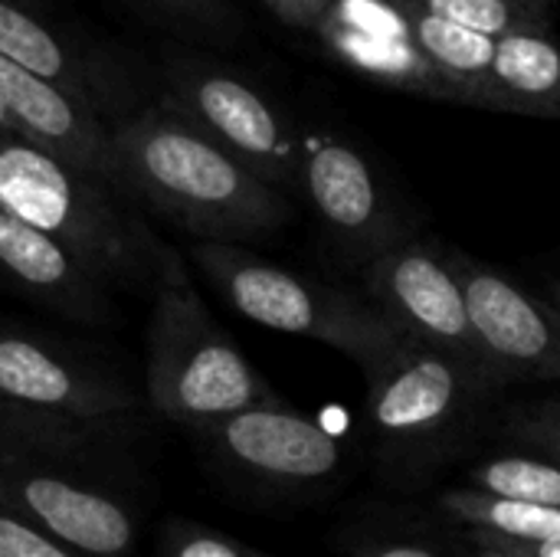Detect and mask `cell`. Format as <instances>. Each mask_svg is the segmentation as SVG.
Returning <instances> with one entry per match:
<instances>
[{
  "mask_svg": "<svg viewBox=\"0 0 560 557\" xmlns=\"http://www.w3.org/2000/svg\"><path fill=\"white\" fill-rule=\"evenodd\" d=\"M112 184L197 243H246L282 230L295 207L171 105L112 128Z\"/></svg>",
  "mask_w": 560,
  "mask_h": 557,
  "instance_id": "6da1fadb",
  "label": "cell"
},
{
  "mask_svg": "<svg viewBox=\"0 0 560 557\" xmlns=\"http://www.w3.org/2000/svg\"><path fill=\"white\" fill-rule=\"evenodd\" d=\"M144 384L148 404L194 433L243 410L285 401L213 322L180 253L167 243L154 276Z\"/></svg>",
  "mask_w": 560,
  "mask_h": 557,
  "instance_id": "7a4b0ae2",
  "label": "cell"
},
{
  "mask_svg": "<svg viewBox=\"0 0 560 557\" xmlns=\"http://www.w3.org/2000/svg\"><path fill=\"white\" fill-rule=\"evenodd\" d=\"M0 210L56 240L102 286H154L164 243L121 210L102 181L7 131H0Z\"/></svg>",
  "mask_w": 560,
  "mask_h": 557,
  "instance_id": "3957f363",
  "label": "cell"
},
{
  "mask_svg": "<svg viewBox=\"0 0 560 557\" xmlns=\"http://www.w3.org/2000/svg\"><path fill=\"white\" fill-rule=\"evenodd\" d=\"M138 404L118 374L26 332H0V437L115 456Z\"/></svg>",
  "mask_w": 560,
  "mask_h": 557,
  "instance_id": "277c9868",
  "label": "cell"
},
{
  "mask_svg": "<svg viewBox=\"0 0 560 557\" xmlns=\"http://www.w3.org/2000/svg\"><path fill=\"white\" fill-rule=\"evenodd\" d=\"M364 384L374 456L404 483L443 463L502 391L453 355L410 338L364 371Z\"/></svg>",
  "mask_w": 560,
  "mask_h": 557,
  "instance_id": "5b68a950",
  "label": "cell"
},
{
  "mask_svg": "<svg viewBox=\"0 0 560 557\" xmlns=\"http://www.w3.org/2000/svg\"><path fill=\"white\" fill-rule=\"evenodd\" d=\"M190 259L246 322L341 351L361 374L407 338L364 292L308 279L240 243H194Z\"/></svg>",
  "mask_w": 560,
  "mask_h": 557,
  "instance_id": "8992f818",
  "label": "cell"
},
{
  "mask_svg": "<svg viewBox=\"0 0 560 557\" xmlns=\"http://www.w3.org/2000/svg\"><path fill=\"white\" fill-rule=\"evenodd\" d=\"M112 460L0 437V506L82 557H131L138 522L112 486Z\"/></svg>",
  "mask_w": 560,
  "mask_h": 557,
  "instance_id": "52a82bcc",
  "label": "cell"
},
{
  "mask_svg": "<svg viewBox=\"0 0 560 557\" xmlns=\"http://www.w3.org/2000/svg\"><path fill=\"white\" fill-rule=\"evenodd\" d=\"M299 194L308 200L338 259L361 272L368 263L410 240V220L371 158L345 135H302Z\"/></svg>",
  "mask_w": 560,
  "mask_h": 557,
  "instance_id": "ba28073f",
  "label": "cell"
},
{
  "mask_svg": "<svg viewBox=\"0 0 560 557\" xmlns=\"http://www.w3.org/2000/svg\"><path fill=\"white\" fill-rule=\"evenodd\" d=\"M358 276L364 295L410 341L453 355L472 371L492 378L469 325L466 292L456 269V246L436 236H410L368 263Z\"/></svg>",
  "mask_w": 560,
  "mask_h": 557,
  "instance_id": "9c48e42d",
  "label": "cell"
},
{
  "mask_svg": "<svg viewBox=\"0 0 560 557\" xmlns=\"http://www.w3.org/2000/svg\"><path fill=\"white\" fill-rule=\"evenodd\" d=\"M167 105L266 184L299 194L302 135L256 85L223 69L184 66L171 69Z\"/></svg>",
  "mask_w": 560,
  "mask_h": 557,
  "instance_id": "30bf717a",
  "label": "cell"
},
{
  "mask_svg": "<svg viewBox=\"0 0 560 557\" xmlns=\"http://www.w3.org/2000/svg\"><path fill=\"white\" fill-rule=\"evenodd\" d=\"M469 325L492 378L509 384L560 381V309L505 269L456 250Z\"/></svg>",
  "mask_w": 560,
  "mask_h": 557,
  "instance_id": "8fae6325",
  "label": "cell"
},
{
  "mask_svg": "<svg viewBox=\"0 0 560 557\" xmlns=\"http://www.w3.org/2000/svg\"><path fill=\"white\" fill-rule=\"evenodd\" d=\"M197 437L217 466L266 489H312L341 466V446L331 430L285 401L226 417Z\"/></svg>",
  "mask_w": 560,
  "mask_h": 557,
  "instance_id": "7c38bea8",
  "label": "cell"
},
{
  "mask_svg": "<svg viewBox=\"0 0 560 557\" xmlns=\"http://www.w3.org/2000/svg\"><path fill=\"white\" fill-rule=\"evenodd\" d=\"M0 105L13 131L69 167L112 184V131L95 105L0 56Z\"/></svg>",
  "mask_w": 560,
  "mask_h": 557,
  "instance_id": "4fadbf2b",
  "label": "cell"
},
{
  "mask_svg": "<svg viewBox=\"0 0 560 557\" xmlns=\"http://www.w3.org/2000/svg\"><path fill=\"white\" fill-rule=\"evenodd\" d=\"M354 72L390 89L453 102L436 69L417 49L394 0H335L312 30Z\"/></svg>",
  "mask_w": 560,
  "mask_h": 557,
  "instance_id": "5bb4252c",
  "label": "cell"
},
{
  "mask_svg": "<svg viewBox=\"0 0 560 557\" xmlns=\"http://www.w3.org/2000/svg\"><path fill=\"white\" fill-rule=\"evenodd\" d=\"M0 289L75 322H105L112 302L56 240L0 210Z\"/></svg>",
  "mask_w": 560,
  "mask_h": 557,
  "instance_id": "9a60e30c",
  "label": "cell"
},
{
  "mask_svg": "<svg viewBox=\"0 0 560 557\" xmlns=\"http://www.w3.org/2000/svg\"><path fill=\"white\" fill-rule=\"evenodd\" d=\"M394 3L413 36L417 49L423 53V59L436 69V76L450 89V98L456 105L502 112L495 76H492L495 39L472 33L466 26H456V23H446L440 16H430L404 0H394Z\"/></svg>",
  "mask_w": 560,
  "mask_h": 557,
  "instance_id": "2e32d148",
  "label": "cell"
},
{
  "mask_svg": "<svg viewBox=\"0 0 560 557\" xmlns=\"http://www.w3.org/2000/svg\"><path fill=\"white\" fill-rule=\"evenodd\" d=\"M492 76L502 112L560 121V43L551 33L495 39Z\"/></svg>",
  "mask_w": 560,
  "mask_h": 557,
  "instance_id": "e0dca14e",
  "label": "cell"
},
{
  "mask_svg": "<svg viewBox=\"0 0 560 557\" xmlns=\"http://www.w3.org/2000/svg\"><path fill=\"white\" fill-rule=\"evenodd\" d=\"M440 509L466 535H486L505 545H541L560 538V509L499 499L469 486L443 492Z\"/></svg>",
  "mask_w": 560,
  "mask_h": 557,
  "instance_id": "ac0fdd59",
  "label": "cell"
},
{
  "mask_svg": "<svg viewBox=\"0 0 560 557\" xmlns=\"http://www.w3.org/2000/svg\"><path fill=\"white\" fill-rule=\"evenodd\" d=\"M0 56L56 82L69 95L95 105L89 95V76L69 56L62 39L49 26H43L33 13L16 7L13 0H0Z\"/></svg>",
  "mask_w": 560,
  "mask_h": 557,
  "instance_id": "d6986e66",
  "label": "cell"
},
{
  "mask_svg": "<svg viewBox=\"0 0 560 557\" xmlns=\"http://www.w3.org/2000/svg\"><path fill=\"white\" fill-rule=\"evenodd\" d=\"M466 486L512 502L560 509V463L532 450L479 460L476 466H469Z\"/></svg>",
  "mask_w": 560,
  "mask_h": 557,
  "instance_id": "ffe728a7",
  "label": "cell"
},
{
  "mask_svg": "<svg viewBox=\"0 0 560 557\" xmlns=\"http://www.w3.org/2000/svg\"><path fill=\"white\" fill-rule=\"evenodd\" d=\"M430 16L502 39L518 33H551V13L528 10L509 0H404Z\"/></svg>",
  "mask_w": 560,
  "mask_h": 557,
  "instance_id": "44dd1931",
  "label": "cell"
},
{
  "mask_svg": "<svg viewBox=\"0 0 560 557\" xmlns=\"http://www.w3.org/2000/svg\"><path fill=\"white\" fill-rule=\"evenodd\" d=\"M502 430L525 450L560 463V397L512 407L502 420Z\"/></svg>",
  "mask_w": 560,
  "mask_h": 557,
  "instance_id": "7402d4cb",
  "label": "cell"
},
{
  "mask_svg": "<svg viewBox=\"0 0 560 557\" xmlns=\"http://www.w3.org/2000/svg\"><path fill=\"white\" fill-rule=\"evenodd\" d=\"M161 557H279L220 535L207 525L171 519L161 535Z\"/></svg>",
  "mask_w": 560,
  "mask_h": 557,
  "instance_id": "603a6c76",
  "label": "cell"
},
{
  "mask_svg": "<svg viewBox=\"0 0 560 557\" xmlns=\"http://www.w3.org/2000/svg\"><path fill=\"white\" fill-rule=\"evenodd\" d=\"M0 557H82L33 522L0 506Z\"/></svg>",
  "mask_w": 560,
  "mask_h": 557,
  "instance_id": "cb8c5ba5",
  "label": "cell"
},
{
  "mask_svg": "<svg viewBox=\"0 0 560 557\" xmlns=\"http://www.w3.org/2000/svg\"><path fill=\"white\" fill-rule=\"evenodd\" d=\"M354 557H456L450 548L417 538V535H371L364 538Z\"/></svg>",
  "mask_w": 560,
  "mask_h": 557,
  "instance_id": "d4e9b609",
  "label": "cell"
},
{
  "mask_svg": "<svg viewBox=\"0 0 560 557\" xmlns=\"http://www.w3.org/2000/svg\"><path fill=\"white\" fill-rule=\"evenodd\" d=\"M282 23L299 30H315L318 20L331 10L335 0H262Z\"/></svg>",
  "mask_w": 560,
  "mask_h": 557,
  "instance_id": "484cf974",
  "label": "cell"
},
{
  "mask_svg": "<svg viewBox=\"0 0 560 557\" xmlns=\"http://www.w3.org/2000/svg\"><path fill=\"white\" fill-rule=\"evenodd\" d=\"M469 538V557H532L525 552H515L509 545H499V542H489V538H479V535H466Z\"/></svg>",
  "mask_w": 560,
  "mask_h": 557,
  "instance_id": "4316f807",
  "label": "cell"
},
{
  "mask_svg": "<svg viewBox=\"0 0 560 557\" xmlns=\"http://www.w3.org/2000/svg\"><path fill=\"white\" fill-rule=\"evenodd\" d=\"M479 538H486V535H479ZM489 542H495V538H489ZM499 545H505V542H499ZM509 548L525 552V555H532V557H560V538L541 542V545H509Z\"/></svg>",
  "mask_w": 560,
  "mask_h": 557,
  "instance_id": "83f0119b",
  "label": "cell"
},
{
  "mask_svg": "<svg viewBox=\"0 0 560 557\" xmlns=\"http://www.w3.org/2000/svg\"><path fill=\"white\" fill-rule=\"evenodd\" d=\"M509 3H518V7H528V10H541V13H551V3H555V0H509Z\"/></svg>",
  "mask_w": 560,
  "mask_h": 557,
  "instance_id": "f1b7e54d",
  "label": "cell"
},
{
  "mask_svg": "<svg viewBox=\"0 0 560 557\" xmlns=\"http://www.w3.org/2000/svg\"><path fill=\"white\" fill-rule=\"evenodd\" d=\"M0 131L16 135V131H13V121H10V118H7V112H3V105H0Z\"/></svg>",
  "mask_w": 560,
  "mask_h": 557,
  "instance_id": "f546056e",
  "label": "cell"
},
{
  "mask_svg": "<svg viewBox=\"0 0 560 557\" xmlns=\"http://www.w3.org/2000/svg\"><path fill=\"white\" fill-rule=\"evenodd\" d=\"M164 3H171V7H200L203 0H164Z\"/></svg>",
  "mask_w": 560,
  "mask_h": 557,
  "instance_id": "4dcf8cb0",
  "label": "cell"
},
{
  "mask_svg": "<svg viewBox=\"0 0 560 557\" xmlns=\"http://www.w3.org/2000/svg\"><path fill=\"white\" fill-rule=\"evenodd\" d=\"M551 292H555V295H551V302H555V305H558V309H560V276H558V279H555Z\"/></svg>",
  "mask_w": 560,
  "mask_h": 557,
  "instance_id": "1f68e13d",
  "label": "cell"
}]
</instances>
